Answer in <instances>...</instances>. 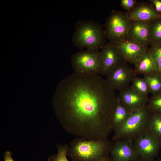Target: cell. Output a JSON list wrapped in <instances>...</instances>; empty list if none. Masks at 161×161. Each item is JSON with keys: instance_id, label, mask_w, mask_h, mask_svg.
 Segmentation results:
<instances>
[{"instance_id": "cell-29", "label": "cell", "mask_w": 161, "mask_h": 161, "mask_svg": "<svg viewBox=\"0 0 161 161\" xmlns=\"http://www.w3.org/2000/svg\"><path fill=\"white\" fill-rule=\"evenodd\" d=\"M160 14L161 15V12H160Z\"/></svg>"}, {"instance_id": "cell-12", "label": "cell", "mask_w": 161, "mask_h": 161, "mask_svg": "<svg viewBox=\"0 0 161 161\" xmlns=\"http://www.w3.org/2000/svg\"><path fill=\"white\" fill-rule=\"evenodd\" d=\"M150 21L130 20L127 39L147 47L150 44Z\"/></svg>"}, {"instance_id": "cell-19", "label": "cell", "mask_w": 161, "mask_h": 161, "mask_svg": "<svg viewBox=\"0 0 161 161\" xmlns=\"http://www.w3.org/2000/svg\"><path fill=\"white\" fill-rule=\"evenodd\" d=\"M148 130L161 142V114L151 113Z\"/></svg>"}, {"instance_id": "cell-24", "label": "cell", "mask_w": 161, "mask_h": 161, "mask_svg": "<svg viewBox=\"0 0 161 161\" xmlns=\"http://www.w3.org/2000/svg\"><path fill=\"white\" fill-rule=\"evenodd\" d=\"M135 0H121L120 5L123 9L128 12L132 9L137 4Z\"/></svg>"}, {"instance_id": "cell-4", "label": "cell", "mask_w": 161, "mask_h": 161, "mask_svg": "<svg viewBox=\"0 0 161 161\" xmlns=\"http://www.w3.org/2000/svg\"><path fill=\"white\" fill-rule=\"evenodd\" d=\"M104 31L96 23L90 21L78 22L73 37L74 44L80 48L98 50L103 46Z\"/></svg>"}, {"instance_id": "cell-6", "label": "cell", "mask_w": 161, "mask_h": 161, "mask_svg": "<svg viewBox=\"0 0 161 161\" xmlns=\"http://www.w3.org/2000/svg\"><path fill=\"white\" fill-rule=\"evenodd\" d=\"M71 63L75 72L101 74L102 64L100 52L86 49L73 55Z\"/></svg>"}, {"instance_id": "cell-21", "label": "cell", "mask_w": 161, "mask_h": 161, "mask_svg": "<svg viewBox=\"0 0 161 161\" xmlns=\"http://www.w3.org/2000/svg\"><path fill=\"white\" fill-rule=\"evenodd\" d=\"M147 105L151 113L161 114V92L153 95Z\"/></svg>"}, {"instance_id": "cell-10", "label": "cell", "mask_w": 161, "mask_h": 161, "mask_svg": "<svg viewBox=\"0 0 161 161\" xmlns=\"http://www.w3.org/2000/svg\"><path fill=\"white\" fill-rule=\"evenodd\" d=\"M100 54L102 64L101 74L106 77L124 61L115 45L111 42L103 46Z\"/></svg>"}, {"instance_id": "cell-8", "label": "cell", "mask_w": 161, "mask_h": 161, "mask_svg": "<svg viewBox=\"0 0 161 161\" xmlns=\"http://www.w3.org/2000/svg\"><path fill=\"white\" fill-rule=\"evenodd\" d=\"M134 148L138 155L150 160L161 148V142L148 130L135 138Z\"/></svg>"}, {"instance_id": "cell-11", "label": "cell", "mask_w": 161, "mask_h": 161, "mask_svg": "<svg viewBox=\"0 0 161 161\" xmlns=\"http://www.w3.org/2000/svg\"><path fill=\"white\" fill-rule=\"evenodd\" d=\"M112 161H132L138 155L132 139H126L116 141L110 151Z\"/></svg>"}, {"instance_id": "cell-9", "label": "cell", "mask_w": 161, "mask_h": 161, "mask_svg": "<svg viewBox=\"0 0 161 161\" xmlns=\"http://www.w3.org/2000/svg\"><path fill=\"white\" fill-rule=\"evenodd\" d=\"M113 44L123 60L134 64L148 49L147 47L127 39Z\"/></svg>"}, {"instance_id": "cell-18", "label": "cell", "mask_w": 161, "mask_h": 161, "mask_svg": "<svg viewBox=\"0 0 161 161\" xmlns=\"http://www.w3.org/2000/svg\"><path fill=\"white\" fill-rule=\"evenodd\" d=\"M150 92L155 95L161 92V76L158 73L143 75Z\"/></svg>"}, {"instance_id": "cell-25", "label": "cell", "mask_w": 161, "mask_h": 161, "mask_svg": "<svg viewBox=\"0 0 161 161\" xmlns=\"http://www.w3.org/2000/svg\"><path fill=\"white\" fill-rule=\"evenodd\" d=\"M149 1L154 6L156 10L160 13L161 12V0H150Z\"/></svg>"}, {"instance_id": "cell-23", "label": "cell", "mask_w": 161, "mask_h": 161, "mask_svg": "<svg viewBox=\"0 0 161 161\" xmlns=\"http://www.w3.org/2000/svg\"><path fill=\"white\" fill-rule=\"evenodd\" d=\"M58 153L48 159V161H69L67 158L69 147L66 145H57Z\"/></svg>"}, {"instance_id": "cell-26", "label": "cell", "mask_w": 161, "mask_h": 161, "mask_svg": "<svg viewBox=\"0 0 161 161\" xmlns=\"http://www.w3.org/2000/svg\"><path fill=\"white\" fill-rule=\"evenodd\" d=\"M4 161H14L12 157L11 153L9 151H6L4 155Z\"/></svg>"}, {"instance_id": "cell-13", "label": "cell", "mask_w": 161, "mask_h": 161, "mask_svg": "<svg viewBox=\"0 0 161 161\" xmlns=\"http://www.w3.org/2000/svg\"><path fill=\"white\" fill-rule=\"evenodd\" d=\"M117 96L120 102L131 112L146 105L149 99L137 92L131 86L119 91Z\"/></svg>"}, {"instance_id": "cell-2", "label": "cell", "mask_w": 161, "mask_h": 161, "mask_svg": "<svg viewBox=\"0 0 161 161\" xmlns=\"http://www.w3.org/2000/svg\"><path fill=\"white\" fill-rule=\"evenodd\" d=\"M112 145L107 139L89 140L78 137L70 142L67 156L73 161H94L109 157Z\"/></svg>"}, {"instance_id": "cell-3", "label": "cell", "mask_w": 161, "mask_h": 161, "mask_svg": "<svg viewBox=\"0 0 161 161\" xmlns=\"http://www.w3.org/2000/svg\"><path fill=\"white\" fill-rule=\"evenodd\" d=\"M151 113L147 105L131 112L126 120L114 130L113 140L132 139L147 131Z\"/></svg>"}, {"instance_id": "cell-15", "label": "cell", "mask_w": 161, "mask_h": 161, "mask_svg": "<svg viewBox=\"0 0 161 161\" xmlns=\"http://www.w3.org/2000/svg\"><path fill=\"white\" fill-rule=\"evenodd\" d=\"M134 65L137 74L144 75L158 73L155 61L148 49Z\"/></svg>"}, {"instance_id": "cell-28", "label": "cell", "mask_w": 161, "mask_h": 161, "mask_svg": "<svg viewBox=\"0 0 161 161\" xmlns=\"http://www.w3.org/2000/svg\"><path fill=\"white\" fill-rule=\"evenodd\" d=\"M157 161H161V159L159 160H158Z\"/></svg>"}, {"instance_id": "cell-22", "label": "cell", "mask_w": 161, "mask_h": 161, "mask_svg": "<svg viewBox=\"0 0 161 161\" xmlns=\"http://www.w3.org/2000/svg\"><path fill=\"white\" fill-rule=\"evenodd\" d=\"M148 50L155 61L158 73L161 76V44L151 46Z\"/></svg>"}, {"instance_id": "cell-7", "label": "cell", "mask_w": 161, "mask_h": 161, "mask_svg": "<svg viewBox=\"0 0 161 161\" xmlns=\"http://www.w3.org/2000/svg\"><path fill=\"white\" fill-rule=\"evenodd\" d=\"M136 74L134 69L123 61L108 74L106 80L114 90L120 91L130 86Z\"/></svg>"}, {"instance_id": "cell-30", "label": "cell", "mask_w": 161, "mask_h": 161, "mask_svg": "<svg viewBox=\"0 0 161 161\" xmlns=\"http://www.w3.org/2000/svg\"><path fill=\"white\" fill-rule=\"evenodd\" d=\"M148 161H150V160H148Z\"/></svg>"}, {"instance_id": "cell-27", "label": "cell", "mask_w": 161, "mask_h": 161, "mask_svg": "<svg viewBox=\"0 0 161 161\" xmlns=\"http://www.w3.org/2000/svg\"><path fill=\"white\" fill-rule=\"evenodd\" d=\"M94 161H112L111 158L109 157H104Z\"/></svg>"}, {"instance_id": "cell-5", "label": "cell", "mask_w": 161, "mask_h": 161, "mask_svg": "<svg viewBox=\"0 0 161 161\" xmlns=\"http://www.w3.org/2000/svg\"><path fill=\"white\" fill-rule=\"evenodd\" d=\"M130 21L126 12L112 10L105 24V37L113 44L127 39Z\"/></svg>"}, {"instance_id": "cell-20", "label": "cell", "mask_w": 161, "mask_h": 161, "mask_svg": "<svg viewBox=\"0 0 161 161\" xmlns=\"http://www.w3.org/2000/svg\"><path fill=\"white\" fill-rule=\"evenodd\" d=\"M131 86L137 92L144 96L148 97L150 93L148 84L143 78L136 76L132 80Z\"/></svg>"}, {"instance_id": "cell-1", "label": "cell", "mask_w": 161, "mask_h": 161, "mask_svg": "<svg viewBox=\"0 0 161 161\" xmlns=\"http://www.w3.org/2000/svg\"><path fill=\"white\" fill-rule=\"evenodd\" d=\"M56 95V112L68 132L89 140L107 139L113 130L118 97L106 79L74 71L60 84Z\"/></svg>"}, {"instance_id": "cell-17", "label": "cell", "mask_w": 161, "mask_h": 161, "mask_svg": "<svg viewBox=\"0 0 161 161\" xmlns=\"http://www.w3.org/2000/svg\"><path fill=\"white\" fill-rule=\"evenodd\" d=\"M149 35L151 46L161 44V17L150 21Z\"/></svg>"}, {"instance_id": "cell-14", "label": "cell", "mask_w": 161, "mask_h": 161, "mask_svg": "<svg viewBox=\"0 0 161 161\" xmlns=\"http://www.w3.org/2000/svg\"><path fill=\"white\" fill-rule=\"evenodd\" d=\"M130 20L150 21L161 17L151 3L142 2L137 4L131 10L126 12Z\"/></svg>"}, {"instance_id": "cell-16", "label": "cell", "mask_w": 161, "mask_h": 161, "mask_svg": "<svg viewBox=\"0 0 161 161\" xmlns=\"http://www.w3.org/2000/svg\"><path fill=\"white\" fill-rule=\"evenodd\" d=\"M131 112L120 102L118 98L117 103L113 116V129L114 130L122 124L128 117Z\"/></svg>"}]
</instances>
